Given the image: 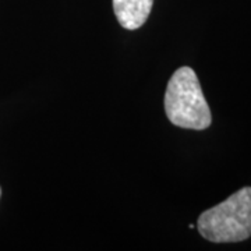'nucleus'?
<instances>
[{"instance_id": "obj_3", "label": "nucleus", "mask_w": 251, "mask_h": 251, "mask_svg": "<svg viewBox=\"0 0 251 251\" xmlns=\"http://www.w3.org/2000/svg\"><path fill=\"white\" fill-rule=\"evenodd\" d=\"M152 4L153 0H113V10L120 25L134 31L144 25Z\"/></svg>"}, {"instance_id": "obj_1", "label": "nucleus", "mask_w": 251, "mask_h": 251, "mask_svg": "<svg viewBox=\"0 0 251 251\" xmlns=\"http://www.w3.org/2000/svg\"><path fill=\"white\" fill-rule=\"evenodd\" d=\"M165 112L172 125L181 128L205 130L212 123L211 109L191 67L183 66L173 73L165 94Z\"/></svg>"}, {"instance_id": "obj_2", "label": "nucleus", "mask_w": 251, "mask_h": 251, "mask_svg": "<svg viewBox=\"0 0 251 251\" xmlns=\"http://www.w3.org/2000/svg\"><path fill=\"white\" fill-rule=\"evenodd\" d=\"M200 234L212 243H239L251 237V187H243L221 204L204 211Z\"/></svg>"}, {"instance_id": "obj_4", "label": "nucleus", "mask_w": 251, "mask_h": 251, "mask_svg": "<svg viewBox=\"0 0 251 251\" xmlns=\"http://www.w3.org/2000/svg\"><path fill=\"white\" fill-rule=\"evenodd\" d=\"M0 197H1V188H0Z\"/></svg>"}]
</instances>
